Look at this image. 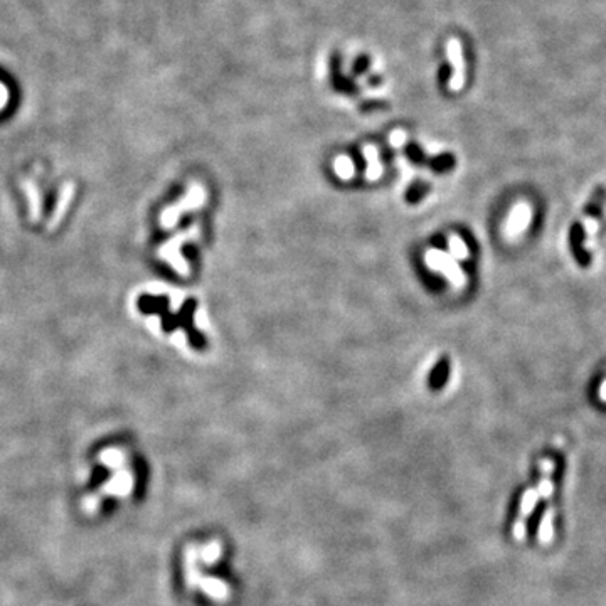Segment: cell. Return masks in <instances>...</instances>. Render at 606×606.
<instances>
[{"mask_svg":"<svg viewBox=\"0 0 606 606\" xmlns=\"http://www.w3.org/2000/svg\"><path fill=\"white\" fill-rule=\"evenodd\" d=\"M389 142H391L392 145H396V147L403 145V143L406 142V133L401 132V130H396V132L391 135V138H389Z\"/></svg>","mask_w":606,"mask_h":606,"instance_id":"cell-7","label":"cell"},{"mask_svg":"<svg viewBox=\"0 0 606 606\" xmlns=\"http://www.w3.org/2000/svg\"><path fill=\"white\" fill-rule=\"evenodd\" d=\"M554 517H556V512L554 507L547 505L546 512L542 514V517H540L539 522V531H538V540L540 546H551L552 540H554Z\"/></svg>","mask_w":606,"mask_h":606,"instance_id":"cell-5","label":"cell"},{"mask_svg":"<svg viewBox=\"0 0 606 606\" xmlns=\"http://www.w3.org/2000/svg\"><path fill=\"white\" fill-rule=\"evenodd\" d=\"M606 202V187L598 186L593 191L591 198H589L586 207H584L583 216L578 224H575L571 229V235H569V243H571V251L575 256L576 263L579 266H588L591 261L589 251L586 249L588 244H591L589 241L595 236L598 224H600L601 212H603Z\"/></svg>","mask_w":606,"mask_h":606,"instance_id":"cell-1","label":"cell"},{"mask_svg":"<svg viewBox=\"0 0 606 606\" xmlns=\"http://www.w3.org/2000/svg\"><path fill=\"white\" fill-rule=\"evenodd\" d=\"M446 52H448L450 63L453 64V75L450 80V89L452 91H458V89L464 88L465 83V61H464V51H461L460 40L452 38L446 44Z\"/></svg>","mask_w":606,"mask_h":606,"instance_id":"cell-3","label":"cell"},{"mask_svg":"<svg viewBox=\"0 0 606 606\" xmlns=\"http://www.w3.org/2000/svg\"><path fill=\"white\" fill-rule=\"evenodd\" d=\"M335 170H337L342 177H349V175H352L354 167H352V162L347 157H339L337 161H335Z\"/></svg>","mask_w":606,"mask_h":606,"instance_id":"cell-6","label":"cell"},{"mask_svg":"<svg viewBox=\"0 0 606 606\" xmlns=\"http://www.w3.org/2000/svg\"><path fill=\"white\" fill-rule=\"evenodd\" d=\"M540 478L535 489L539 490L540 498H549L554 494V482H552V473H554L556 464L552 458H544L539 464Z\"/></svg>","mask_w":606,"mask_h":606,"instance_id":"cell-4","label":"cell"},{"mask_svg":"<svg viewBox=\"0 0 606 606\" xmlns=\"http://www.w3.org/2000/svg\"><path fill=\"white\" fill-rule=\"evenodd\" d=\"M539 498H540V494H539V490L535 489V487H532V489H527L526 492L522 494L521 503H519L517 519H515L514 526H512V535H514V538L517 540L526 539L527 521H529L532 512H534L535 507H538Z\"/></svg>","mask_w":606,"mask_h":606,"instance_id":"cell-2","label":"cell"}]
</instances>
